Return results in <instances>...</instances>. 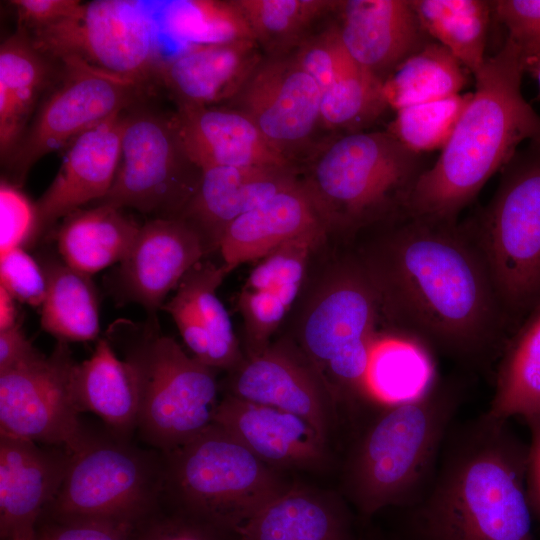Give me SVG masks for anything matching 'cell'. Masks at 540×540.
I'll list each match as a JSON object with an SVG mask.
<instances>
[{"label":"cell","mask_w":540,"mask_h":540,"mask_svg":"<svg viewBox=\"0 0 540 540\" xmlns=\"http://www.w3.org/2000/svg\"><path fill=\"white\" fill-rule=\"evenodd\" d=\"M357 237L396 339L466 362L501 353L512 323L470 222L404 214Z\"/></svg>","instance_id":"obj_1"},{"label":"cell","mask_w":540,"mask_h":540,"mask_svg":"<svg viewBox=\"0 0 540 540\" xmlns=\"http://www.w3.org/2000/svg\"><path fill=\"white\" fill-rule=\"evenodd\" d=\"M527 450L486 412L453 425L426 491L401 509L398 539L534 540Z\"/></svg>","instance_id":"obj_2"},{"label":"cell","mask_w":540,"mask_h":540,"mask_svg":"<svg viewBox=\"0 0 540 540\" xmlns=\"http://www.w3.org/2000/svg\"><path fill=\"white\" fill-rule=\"evenodd\" d=\"M525 71L518 47L508 38L486 58L473 74L468 105L438 159L416 182L405 214L457 220L523 141L540 142V115L521 89Z\"/></svg>","instance_id":"obj_3"},{"label":"cell","mask_w":540,"mask_h":540,"mask_svg":"<svg viewBox=\"0 0 540 540\" xmlns=\"http://www.w3.org/2000/svg\"><path fill=\"white\" fill-rule=\"evenodd\" d=\"M463 399L462 383L432 377L411 397L380 402L358 429L344 460L341 489L362 523L383 509L419 500Z\"/></svg>","instance_id":"obj_4"},{"label":"cell","mask_w":540,"mask_h":540,"mask_svg":"<svg viewBox=\"0 0 540 540\" xmlns=\"http://www.w3.org/2000/svg\"><path fill=\"white\" fill-rule=\"evenodd\" d=\"M427 168L387 130L343 132L315 146L301 182L328 233L355 238L404 215Z\"/></svg>","instance_id":"obj_5"},{"label":"cell","mask_w":540,"mask_h":540,"mask_svg":"<svg viewBox=\"0 0 540 540\" xmlns=\"http://www.w3.org/2000/svg\"><path fill=\"white\" fill-rule=\"evenodd\" d=\"M314 287L295 344L322 376L338 404L354 415L377 403L370 369L381 322L375 288L352 250L337 258Z\"/></svg>","instance_id":"obj_6"},{"label":"cell","mask_w":540,"mask_h":540,"mask_svg":"<svg viewBox=\"0 0 540 540\" xmlns=\"http://www.w3.org/2000/svg\"><path fill=\"white\" fill-rule=\"evenodd\" d=\"M135 369L140 389L137 433L145 445L169 452L213 424L220 385L215 369L188 356L157 319L117 320L107 331Z\"/></svg>","instance_id":"obj_7"},{"label":"cell","mask_w":540,"mask_h":540,"mask_svg":"<svg viewBox=\"0 0 540 540\" xmlns=\"http://www.w3.org/2000/svg\"><path fill=\"white\" fill-rule=\"evenodd\" d=\"M164 454L162 497L235 532L291 486L214 423Z\"/></svg>","instance_id":"obj_8"},{"label":"cell","mask_w":540,"mask_h":540,"mask_svg":"<svg viewBox=\"0 0 540 540\" xmlns=\"http://www.w3.org/2000/svg\"><path fill=\"white\" fill-rule=\"evenodd\" d=\"M59 491L42 518L98 519L137 525L159 504L165 454L132 437L86 428L70 450ZM41 518V519H42Z\"/></svg>","instance_id":"obj_9"},{"label":"cell","mask_w":540,"mask_h":540,"mask_svg":"<svg viewBox=\"0 0 540 540\" xmlns=\"http://www.w3.org/2000/svg\"><path fill=\"white\" fill-rule=\"evenodd\" d=\"M470 223L516 329L540 302V142L514 154L488 205Z\"/></svg>","instance_id":"obj_10"},{"label":"cell","mask_w":540,"mask_h":540,"mask_svg":"<svg viewBox=\"0 0 540 540\" xmlns=\"http://www.w3.org/2000/svg\"><path fill=\"white\" fill-rule=\"evenodd\" d=\"M202 170L187 156L172 117L138 103L122 115L121 158L107 195L95 205L179 218Z\"/></svg>","instance_id":"obj_11"},{"label":"cell","mask_w":540,"mask_h":540,"mask_svg":"<svg viewBox=\"0 0 540 540\" xmlns=\"http://www.w3.org/2000/svg\"><path fill=\"white\" fill-rule=\"evenodd\" d=\"M28 34L53 61L77 59L145 88L163 61L153 21L135 1L82 3L73 16Z\"/></svg>","instance_id":"obj_12"},{"label":"cell","mask_w":540,"mask_h":540,"mask_svg":"<svg viewBox=\"0 0 540 540\" xmlns=\"http://www.w3.org/2000/svg\"><path fill=\"white\" fill-rule=\"evenodd\" d=\"M53 85L41 100L18 146L7 161L20 187L31 167L76 137L142 102L147 88L86 63L58 61Z\"/></svg>","instance_id":"obj_13"},{"label":"cell","mask_w":540,"mask_h":540,"mask_svg":"<svg viewBox=\"0 0 540 540\" xmlns=\"http://www.w3.org/2000/svg\"><path fill=\"white\" fill-rule=\"evenodd\" d=\"M76 363L58 341L49 356L1 372L0 434L70 451L87 428L73 390Z\"/></svg>","instance_id":"obj_14"},{"label":"cell","mask_w":540,"mask_h":540,"mask_svg":"<svg viewBox=\"0 0 540 540\" xmlns=\"http://www.w3.org/2000/svg\"><path fill=\"white\" fill-rule=\"evenodd\" d=\"M321 97L318 84L292 54L264 55L225 105L249 117L271 145L296 165L301 153L309 156L315 148L312 139L322 125Z\"/></svg>","instance_id":"obj_15"},{"label":"cell","mask_w":540,"mask_h":540,"mask_svg":"<svg viewBox=\"0 0 540 540\" xmlns=\"http://www.w3.org/2000/svg\"><path fill=\"white\" fill-rule=\"evenodd\" d=\"M225 394L296 414L328 440L337 401L295 342L280 340L228 371Z\"/></svg>","instance_id":"obj_16"},{"label":"cell","mask_w":540,"mask_h":540,"mask_svg":"<svg viewBox=\"0 0 540 540\" xmlns=\"http://www.w3.org/2000/svg\"><path fill=\"white\" fill-rule=\"evenodd\" d=\"M207 254L200 235L180 218H154L141 226L119 262L113 290L123 302L141 305L157 319L168 293Z\"/></svg>","instance_id":"obj_17"},{"label":"cell","mask_w":540,"mask_h":540,"mask_svg":"<svg viewBox=\"0 0 540 540\" xmlns=\"http://www.w3.org/2000/svg\"><path fill=\"white\" fill-rule=\"evenodd\" d=\"M70 451L0 434V539L35 540L57 495Z\"/></svg>","instance_id":"obj_18"},{"label":"cell","mask_w":540,"mask_h":540,"mask_svg":"<svg viewBox=\"0 0 540 540\" xmlns=\"http://www.w3.org/2000/svg\"><path fill=\"white\" fill-rule=\"evenodd\" d=\"M213 423L278 471H320L330 464L328 440L288 411L225 394Z\"/></svg>","instance_id":"obj_19"},{"label":"cell","mask_w":540,"mask_h":540,"mask_svg":"<svg viewBox=\"0 0 540 540\" xmlns=\"http://www.w3.org/2000/svg\"><path fill=\"white\" fill-rule=\"evenodd\" d=\"M334 14L347 54L382 83L430 42L410 0H343Z\"/></svg>","instance_id":"obj_20"},{"label":"cell","mask_w":540,"mask_h":540,"mask_svg":"<svg viewBox=\"0 0 540 540\" xmlns=\"http://www.w3.org/2000/svg\"><path fill=\"white\" fill-rule=\"evenodd\" d=\"M123 113L87 130L66 146L57 175L35 204L37 237L58 219L107 195L121 158Z\"/></svg>","instance_id":"obj_21"},{"label":"cell","mask_w":540,"mask_h":540,"mask_svg":"<svg viewBox=\"0 0 540 540\" xmlns=\"http://www.w3.org/2000/svg\"><path fill=\"white\" fill-rule=\"evenodd\" d=\"M301 181L297 167H210L179 218L202 238L207 253L219 248L227 226Z\"/></svg>","instance_id":"obj_22"},{"label":"cell","mask_w":540,"mask_h":540,"mask_svg":"<svg viewBox=\"0 0 540 540\" xmlns=\"http://www.w3.org/2000/svg\"><path fill=\"white\" fill-rule=\"evenodd\" d=\"M187 156L210 167H296L241 111L226 106L177 107L171 114Z\"/></svg>","instance_id":"obj_23"},{"label":"cell","mask_w":540,"mask_h":540,"mask_svg":"<svg viewBox=\"0 0 540 540\" xmlns=\"http://www.w3.org/2000/svg\"><path fill=\"white\" fill-rule=\"evenodd\" d=\"M228 273L223 264L200 261L184 275L175 295L162 308L171 315L193 357L227 372L245 358L216 293Z\"/></svg>","instance_id":"obj_24"},{"label":"cell","mask_w":540,"mask_h":540,"mask_svg":"<svg viewBox=\"0 0 540 540\" xmlns=\"http://www.w3.org/2000/svg\"><path fill=\"white\" fill-rule=\"evenodd\" d=\"M254 39L192 45L162 61L156 74L177 107L227 104L264 54Z\"/></svg>","instance_id":"obj_25"},{"label":"cell","mask_w":540,"mask_h":540,"mask_svg":"<svg viewBox=\"0 0 540 540\" xmlns=\"http://www.w3.org/2000/svg\"><path fill=\"white\" fill-rule=\"evenodd\" d=\"M238 540H361L343 495L291 485L237 530Z\"/></svg>","instance_id":"obj_26"},{"label":"cell","mask_w":540,"mask_h":540,"mask_svg":"<svg viewBox=\"0 0 540 540\" xmlns=\"http://www.w3.org/2000/svg\"><path fill=\"white\" fill-rule=\"evenodd\" d=\"M319 228L326 229L300 181L231 222L221 237L218 250L224 267L230 272Z\"/></svg>","instance_id":"obj_27"},{"label":"cell","mask_w":540,"mask_h":540,"mask_svg":"<svg viewBox=\"0 0 540 540\" xmlns=\"http://www.w3.org/2000/svg\"><path fill=\"white\" fill-rule=\"evenodd\" d=\"M51 59L20 28L0 47V152L5 164L18 146L38 100L53 80Z\"/></svg>","instance_id":"obj_28"},{"label":"cell","mask_w":540,"mask_h":540,"mask_svg":"<svg viewBox=\"0 0 540 540\" xmlns=\"http://www.w3.org/2000/svg\"><path fill=\"white\" fill-rule=\"evenodd\" d=\"M73 390L82 413L91 412L112 432L133 437L140 403L138 377L127 360L116 356L108 339H99L92 355L76 363Z\"/></svg>","instance_id":"obj_29"},{"label":"cell","mask_w":540,"mask_h":540,"mask_svg":"<svg viewBox=\"0 0 540 540\" xmlns=\"http://www.w3.org/2000/svg\"><path fill=\"white\" fill-rule=\"evenodd\" d=\"M140 228L122 209L100 204L64 217L55 238L62 260L91 275L121 262Z\"/></svg>","instance_id":"obj_30"},{"label":"cell","mask_w":540,"mask_h":540,"mask_svg":"<svg viewBox=\"0 0 540 540\" xmlns=\"http://www.w3.org/2000/svg\"><path fill=\"white\" fill-rule=\"evenodd\" d=\"M486 413L502 420L540 417V302L512 332L500 353Z\"/></svg>","instance_id":"obj_31"},{"label":"cell","mask_w":540,"mask_h":540,"mask_svg":"<svg viewBox=\"0 0 540 540\" xmlns=\"http://www.w3.org/2000/svg\"><path fill=\"white\" fill-rule=\"evenodd\" d=\"M41 266L46 277L42 329L67 343L96 339L100 329L99 305L90 275L54 257L43 259Z\"/></svg>","instance_id":"obj_32"},{"label":"cell","mask_w":540,"mask_h":540,"mask_svg":"<svg viewBox=\"0 0 540 540\" xmlns=\"http://www.w3.org/2000/svg\"><path fill=\"white\" fill-rule=\"evenodd\" d=\"M428 34L476 73L484 64L492 2L485 0H410Z\"/></svg>","instance_id":"obj_33"},{"label":"cell","mask_w":540,"mask_h":540,"mask_svg":"<svg viewBox=\"0 0 540 540\" xmlns=\"http://www.w3.org/2000/svg\"><path fill=\"white\" fill-rule=\"evenodd\" d=\"M461 62L438 42H429L384 82L383 93L396 111L459 94L466 77Z\"/></svg>","instance_id":"obj_34"},{"label":"cell","mask_w":540,"mask_h":540,"mask_svg":"<svg viewBox=\"0 0 540 540\" xmlns=\"http://www.w3.org/2000/svg\"><path fill=\"white\" fill-rule=\"evenodd\" d=\"M265 56L292 53L319 20L334 14L332 0H235Z\"/></svg>","instance_id":"obj_35"},{"label":"cell","mask_w":540,"mask_h":540,"mask_svg":"<svg viewBox=\"0 0 540 540\" xmlns=\"http://www.w3.org/2000/svg\"><path fill=\"white\" fill-rule=\"evenodd\" d=\"M387 107L383 83L349 58L322 92L321 124L345 133L363 131Z\"/></svg>","instance_id":"obj_36"},{"label":"cell","mask_w":540,"mask_h":540,"mask_svg":"<svg viewBox=\"0 0 540 540\" xmlns=\"http://www.w3.org/2000/svg\"><path fill=\"white\" fill-rule=\"evenodd\" d=\"M163 25L173 37L194 45L254 39L235 0H184L168 2Z\"/></svg>","instance_id":"obj_37"},{"label":"cell","mask_w":540,"mask_h":540,"mask_svg":"<svg viewBox=\"0 0 540 540\" xmlns=\"http://www.w3.org/2000/svg\"><path fill=\"white\" fill-rule=\"evenodd\" d=\"M328 231L319 228L296 237L257 260L242 289L276 293L290 308L298 297L311 254Z\"/></svg>","instance_id":"obj_38"},{"label":"cell","mask_w":540,"mask_h":540,"mask_svg":"<svg viewBox=\"0 0 540 540\" xmlns=\"http://www.w3.org/2000/svg\"><path fill=\"white\" fill-rule=\"evenodd\" d=\"M471 96L472 93H459L445 99L399 109L387 131L415 153L442 150Z\"/></svg>","instance_id":"obj_39"},{"label":"cell","mask_w":540,"mask_h":540,"mask_svg":"<svg viewBox=\"0 0 540 540\" xmlns=\"http://www.w3.org/2000/svg\"><path fill=\"white\" fill-rule=\"evenodd\" d=\"M134 540H238V536L235 531L161 496L156 508L136 525Z\"/></svg>","instance_id":"obj_40"},{"label":"cell","mask_w":540,"mask_h":540,"mask_svg":"<svg viewBox=\"0 0 540 540\" xmlns=\"http://www.w3.org/2000/svg\"><path fill=\"white\" fill-rule=\"evenodd\" d=\"M245 329L246 356L264 351L290 307L274 292L242 289L237 301Z\"/></svg>","instance_id":"obj_41"},{"label":"cell","mask_w":540,"mask_h":540,"mask_svg":"<svg viewBox=\"0 0 540 540\" xmlns=\"http://www.w3.org/2000/svg\"><path fill=\"white\" fill-rule=\"evenodd\" d=\"M297 64L325 91L349 60L335 22L325 29L308 35L290 53Z\"/></svg>","instance_id":"obj_42"},{"label":"cell","mask_w":540,"mask_h":540,"mask_svg":"<svg viewBox=\"0 0 540 540\" xmlns=\"http://www.w3.org/2000/svg\"><path fill=\"white\" fill-rule=\"evenodd\" d=\"M492 9L519 49L527 69L540 61V0H496Z\"/></svg>","instance_id":"obj_43"},{"label":"cell","mask_w":540,"mask_h":540,"mask_svg":"<svg viewBox=\"0 0 540 540\" xmlns=\"http://www.w3.org/2000/svg\"><path fill=\"white\" fill-rule=\"evenodd\" d=\"M35 204L21 192L20 187L6 179L0 185V250L23 248L37 239Z\"/></svg>","instance_id":"obj_44"},{"label":"cell","mask_w":540,"mask_h":540,"mask_svg":"<svg viewBox=\"0 0 540 540\" xmlns=\"http://www.w3.org/2000/svg\"><path fill=\"white\" fill-rule=\"evenodd\" d=\"M1 285L19 302L39 306L46 294V277L39 264L23 248L1 254Z\"/></svg>","instance_id":"obj_45"},{"label":"cell","mask_w":540,"mask_h":540,"mask_svg":"<svg viewBox=\"0 0 540 540\" xmlns=\"http://www.w3.org/2000/svg\"><path fill=\"white\" fill-rule=\"evenodd\" d=\"M136 525L98 519L44 517L36 540H134Z\"/></svg>","instance_id":"obj_46"},{"label":"cell","mask_w":540,"mask_h":540,"mask_svg":"<svg viewBox=\"0 0 540 540\" xmlns=\"http://www.w3.org/2000/svg\"><path fill=\"white\" fill-rule=\"evenodd\" d=\"M83 2L77 0H13L10 4L17 15V28L30 33L78 12Z\"/></svg>","instance_id":"obj_47"},{"label":"cell","mask_w":540,"mask_h":540,"mask_svg":"<svg viewBox=\"0 0 540 540\" xmlns=\"http://www.w3.org/2000/svg\"><path fill=\"white\" fill-rule=\"evenodd\" d=\"M39 352L27 339L18 321L0 331V373L38 357Z\"/></svg>","instance_id":"obj_48"},{"label":"cell","mask_w":540,"mask_h":540,"mask_svg":"<svg viewBox=\"0 0 540 540\" xmlns=\"http://www.w3.org/2000/svg\"><path fill=\"white\" fill-rule=\"evenodd\" d=\"M525 422L530 430L526 489L533 517L540 523V417L530 418Z\"/></svg>","instance_id":"obj_49"},{"label":"cell","mask_w":540,"mask_h":540,"mask_svg":"<svg viewBox=\"0 0 540 540\" xmlns=\"http://www.w3.org/2000/svg\"><path fill=\"white\" fill-rule=\"evenodd\" d=\"M14 300V297L0 286V331L9 329L18 322Z\"/></svg>","instance_id":"obj_50"},{"label":"cell","mask_w":540,"mask_h":540,"mask_svg":"<svg viewBox=\"0 0 540 540\" xmlns=\"http://www.w3.org/2000/svg\"><path fill=\"white\" fill-rule=\"evenodd\" d=\"M361 540H392L385 536L381 530L375 528L371 522L362 524Z\"/></svg>","instance_id":"obj_51"},{"label":"cell","mask_w":540,"mask_h":540,"mask_svg":"<svg viewBox=\"0 0 540 540\" xmlns=\"http://www.w3.org/2000/svg\"><path fill=\"white\" fill-rule=\"evenodd\" d=\"M532 70L535 72V75L537 77V81L539 85V92H540V61L536 64V66Z\"/></svg>","instance_id":"obj_52"},{"label":"cell","mask_w":540,"mask_h":540,"mask_svg":"<svg viewBox=\"0 0 540 540\" xmlns=\"http://www.w3.org/2000/svg\"><path fill=\"white\" fill-rule=\"evenodd\" d=\"M36 540V539H35Z\"/></svg>","instance_id":"obj_53"}]
</instances>
